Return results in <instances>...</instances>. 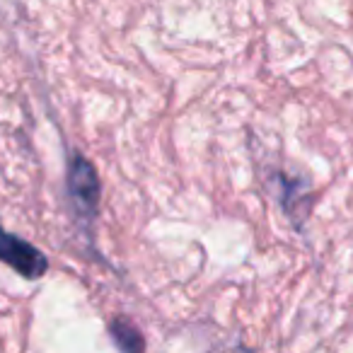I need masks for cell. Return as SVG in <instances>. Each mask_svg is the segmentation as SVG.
I'll return each mask as SVG.
<instances>
[{"label": "cell", "mask_w": 353, "mask_h": 353, "mask_svg": "<svg viewBox=\"0 0 353 353\" xmlns=\"http://www.w3.org/2000/svg\"><path fill=\"white\" fill-rule=\"evenodd\" d=\"M112 336L117 341V346L126 353H133V351H143L145 348V341H143L141 332L133 327V322L123 317H117L112 322Z\"/></svg>", "instance_id": "obj_3"}, {"label": "cell", "mask_w": 353, "mask_h": 353, "mask_svg": "<svg viewBox=\"0 0 353 353\" xmlns=\"http://www.w3.org/2000/svg\"><path fill=\"white\" fill-rule=\"evenodd\" d=\"M68 194L80 216L92 218L99 203V179L92 162L83 155H73L68 165Z\"/></svg>", "instance_id": "obj_2"}, {"label": "cell", "mask_w": 353, "mask_h": 353, "mask_svg": "<svg viewBox=\"0 0 353 353\" xmlns=\"http://www.w3.org/2000/svg\"><path fill=\"white\" fill-rule=\"evenodd\" d=\"M0 261L15 269L22 279H41L49 271V259L22 237L0 228Z\"/></svg>", "instance_id": "obj_1"}]
</instances>
